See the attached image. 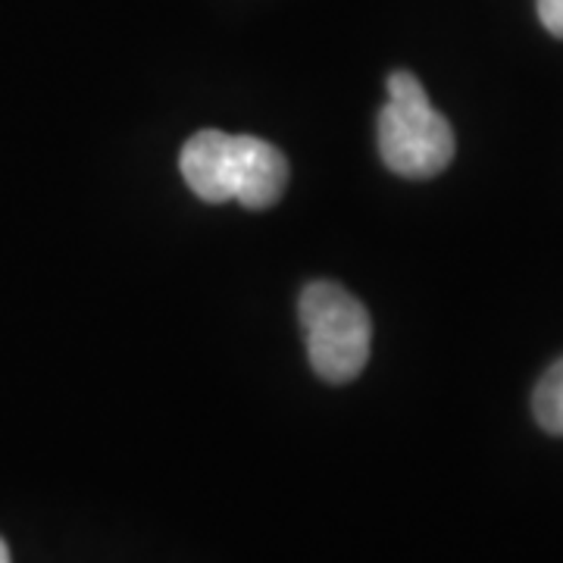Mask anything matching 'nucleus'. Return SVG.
Wrapping results in <instances>:
<instances>
[{
	"instance_id": "obj_5",
	"label": "nucleus",
	"mask_w": 563,
	"mask_h": 563,
	"mask_svg": "<svg viewBox=\"0 0 563 563\" xmlns=\"http://www.w3.org/2000/svg\"><path fill=\"white\" fill-rule=\"evenodd\" d=\"M539 20L554 38H563V0H539Z\"/></svg>"
},
{
	"instance_id": "obj_6",
	"label": "nucleus",
	"mask_w": 563,
	"mask_h": 563,
	"mask_svg": "<svg viewBox=\"0 0 563 563\" xmlns=\"http://www.w3.org/2000/svg\"><path fill=\"white\" fill-rule=\"evenodd\" d=\"M0 563H10V551H7V544L0 539Z\"/></svg>"
},
{
	"instance_id": "obj_3",
	"label": "nucleus",
	"mask_w": 563,
	"mask_h": 563,
	"mask_svg": "<svg viewBox=\"0 0 563 563\" xmlns=\"http://www.w3.org/2000/svg\"><path fill=\"white\" fill-rule=\"evenodd\" d=\"M310 366L325 383H351L369 361V313L339 282H310L298 301Z\"/></svg>"
},
{
	"instance_id": "obj_2",
	"label": "nucleus",
	"mask_w": 563,
	"mask_h": 563,
	"mask_svg": "<svg viewBox=\"0 0 563 563\" xmlns=\"http://www.w3.org/2000/svg\"><path fill=\"white\" fill-rule=\"evenodd\" d=\"M379 157L404 179H432L454 161L451 122L429 103L413 73L388 79V103L379 113Z\"/></svg>"
},
{
	"instance_id": "obj_1",
	"label": "nucleus",
	"mask_w": 563,
	"mask_h": 563,
	"mask_svg": "<svg viewBox=\"0 0 563 563\" xmlns=\"http://www.w3.org/2000/svg\"><path fill=\"white\" fill-rule=\"evenodd\" d=\"M179 169L201 201H239L247 210L273 207L288 185V161L276 144L220 129H203L185 141Z\"/></svg>"
},
{
	"instance_id": "obj_4",
	"label": "nucleus",
	"mask_w": 563,
	"mask_h": 563,
	"mask_svg": "<svg viewBox=\"0 0 563 563\" xmlns=\"http://www.w3.org/2000/svg\"><path fill=\"white\" fill-rule=\"evenodd\" d=\"M532 413L544 432L563 439V357L542 376L532 395Z\"/></svg>"
}]
</instances>
